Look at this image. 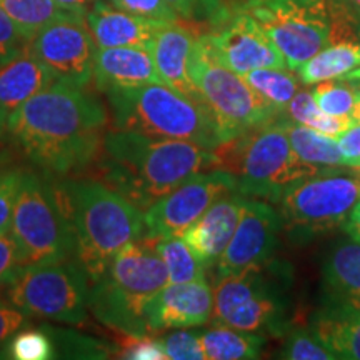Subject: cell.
Here are the masks:
<instances>
[{
	"label": "cell",
	"instance_id": "obj_1",
	"mask_svg": "<svg viewBox=\"0 0 360 360\" xmlns=\"http://www.w3.org/2000/svg\"><path fill=\"white\" fill-rule=\"evenodd\" d=\"M107 110L80 85L56 80L8 115L7 129L24 155L53 177L96 164Z\"/></svg>",
	"mask_w": 360,
	"mask_h": 360
},
{
	"label": "cell",
	"instance_id": "obj_2",
	"mask_svg": "<svg viewBox=\"0 0 360 360\" xmlns=\"http://www.w3.org/2000/svg\"><path fill=\"white\" fill-rule=\"evenodd\" d=\"M96 165L101 182L147 210L192 175L217 169V157L188 141L115 129L103 135Z\"/></svg>",
	"mask_w": 360,
	"mask_h": 360
},
{
	"label": "cell",
	"instance_id": "obj_3",
	"mask_svg": "<svg viewBox=\"0 0 360 360\" xmlns=\"http://www.w3.org/2000/svg\"><path fill=\"white\" fill-rule=\"evenodd\" d=\"M74 237V260L90 285L124 247L147 237L143 210L101 180L56 179Z\"/></svg>",
	"mask_w": 360,
	"mask_h": 360
},
{
	"label": "cell",
	"instance_id": "obj_4",
	"mask_svg": "<svg viewBox=\"0 0 360 360\" xmlns=\"http://www.w3.org/2000/svg\"><path fill=\"white\" fill-rule=\"evenodd\" d=\"M169 283L155 240L143 237L124 247L105 274L90 285L89 312L125 337L148 335L147 307Z\"/></svg>",
	"mask_w": 360,
	"mask_h": 360
},
{
	"label": "cell",
	"instance_id": "obj_5",
	"mask_svg": "<svg viewBox=\"0 0 360 360\" xmlns=\"http://www.w3.org/2000/svg\"><path fill=\"white\" fill-rule=\"evenodd\" d=\"M214 152L217 169L236 179L240 195L274 204L299 180L345 170H322L300 160L289 143L283 117L225 141Z\"/></svg>",
	"mask_w": 360,
	"mask_h": 360
},
{
	"label": "cell",
	"instance_id": "obj_6",
	"mask_svg": "<svg viewBox=\"0 0 360 360\" xmlns=\"http://www.w3.org/2000/svg\"><path fill=\"white\" fill-rule=\"evenodd\" d=\"M294 270L270 257L240 272L215 278L212 321L217 326L254 332L264 337L289 330V292Z\"/></svg>",
	"mask_w": 360,
	"mask_h": 360
},
{
	"label": "cell",
	"instance_id": "obj_7",
	"mask_svg": "<svg viewBox=\"0 0 360 360\" xmlns=\"http://www.w3.org/2000/svg\"><path fill=\"white\" fill-rule=\"evenodd\" d=\"M107 98L117 130L188 141L210 150L224 142L212 114L204 103L164 82L114 90L107 94Z\"/></svg>",
	"mask_w": 360,
	"mask_h": 360
},
{
	"label": "cell",
	"instance_id": "obj_8",
	"mask_svg": "<svg viewBox=\"0 0 360 360\" xmlns=\"http://www.w3.org/2000/svg\"><path fill=\"white\" fill-rule=\"evenodd\" d=\"M11 233L22 265H49L74 259V237L58 195L56 177L22 172Z\"/></svg>",
	"mask_w": 360,
	"mask_h": 360
},
{
	"label": "cell",
	"instance_id": "obj_9",
	"mask_svg": "<svg viewBox=\"0 0 360 360\" xmlns=\"http://www.w3.org/2000/svg\"><path fill=\"white\" fill-rule=\"evenodd\" d=\"M188 74L212 114L224 142L282 117L242 75L220 60L209 34L195 37Z\"/></svg>",
	"mask_w": 360,
	"mask_h": 360
},
{
	"label": "cell",
	"instance_id": "obj_10",
	"mask_svg": "<svg viewBox=\"0 0 360 360\" xmlns=\"http://www.w3.org/2000/svg\"><path fill=\"white\" fill-rule=\"evenodd\" d=\"M90 282L74 259L22 265L6 285V300L29 317L82 326L89 317Z\"/></svg>",
	"mask_w": 360,
	"mask_h": 360
},
{
	"label": "cell",
	"instance_id": "obj_11",
	"mask_svg": "<svg viewBox=\"0 0 360 360\" xmlns=\"http://www.w3.org/2000/svg\"><path fill=\"white\" fill-rule=\"evenodd\" d=\"M319 174L292 184L277 204L287 236L309 242L323 232L342 227L360 200V179Z\"/></svg>",
	"mask_w": 360,
	"mask_h": 360
},
{
	"label": "cell",
	"instance_id": "obj_12",
	"mask_svg": "<svg viewBox=\"0 0 360 360\" xmlns=\"http://www.w3.org/2000/svg\"><path fill=\"white\" fill-rule=\"evenodd\" d=\"M238 7L257 20L290 70L330 40V0H244Z\"/></svg>",
	"mask_w": 360,
	"mask_h": 360
},
{
	"label": "cell",
	"instance_id": "obj_13",
	"mask_svg": "<svg viewBox=\"0 0 360 360\" xmlns=\"http://www.w3.org/2000/svg\"><path fill=\"white\" fill-rule=\"evenodd\" d=\"M233 192H237L236 179L222 169L192 175L143 212L147 237H182L215 202Z\"/></svg>",
	"mask_w": 360,
	"mask_h": 360
},
{
	"label": "cell",
	"instance_id": "obj_14",
	"mask_svg": "<svg viewBox=\"0 0 360 360\" xmlns=\"http://www.w3.org/2000/svg\"><path fill=\"white\" fill-rule=\"evenodd\" d=\"M96 51L85 15H69L52 22L27 47V52L42 62L57 80L80 87H87L92 80Z\"/></svg>",
	"mask_w": 360,
	"mask_h": 360
},
{
	"label": "cell",
	"instance_id": "obj_15",
	"mask_svg": "<svg viewBox=\"0 0 360 360\" xmlns=\"http://www.w3.org/2000/svg\"><path fill=\"white\" fill-rule=\"evenodd\" d=\"M282 229L278 210L265 200L244 197L236 232L215 264V278L269 260L277 250Z\"/></svg>",
	"mask_w": 360,
	"mask_h": 360
},
{
	"label": "cell",
	"instance_id": "obj_16",
	"mask_svg": "<svg viewBox=\"0 0 360 360\" xmlns=\"http://www.w3.org/2000/svg\"><path fill=\"white\" fill-rule=\"evenodd\" d=\"M209 37L220 60L238 75L265 67H287L265 30L240 7L232 11Z\"/></svg>",
	"mask_w": 360,
	"mask_h": 360
},
{
	"label": "cell",
	"instance_id": "obj_17",
	"mask_svg": "<svg viewBox=\"0 0 360 360\" xmlns=\"http://www.w3.org/2000/svg\"><path fill=\"white\" fill-rule=\"evenodd\" d=\"M212 317V290L207 281L167 283L147 307L148 332L204 326Z\"/></svg>",
	"mask_w": 360,
	"mask_h": 360
},
{
	"label": "cell",
	"instance_id": "obj_18",
	"mask_svg": "<svg viewBox=\"0 0 360 360\" xmlns=\"http://www.w3.org/2000/svg\"><path fill=\"white\" fill-rule=\"evenodd\" d=\"M193 42L195 35L180 22L162 24L148 45V52L162 82L179 90L184 96L204 103L188 74V60H191Z\"/></svg>",
	"mask_w": 360,
	"mask_h": 360
},
{
	"label": "cell",
	"instance_id": "obj_19",
	"mask_svg": "<svg viewBox=\"0 0 360 360\" xmlns=\"http://www.w3.org/2000/svg\"><path fill=\"white\" fill-rule=\"evenodd\" d=\"M92 79L103 94L162 82L150 52L142 47H97Z\"/></svg>",
	"mask_w": 360,
	"mask_h": 360
},
{
	"label": "cell",
	"instance_id": "obj_20",
	"mask_svg": "<svg viewBox=\"0 0 360 360\" xmlns=\"http://www.w3.org/2000/svg\"><path fill=\"white\" fill-rule=\"evenodd\" d=\"M242 202L244 195L238 192L222 197L182 236L207 269L214 267L227 249L240 217Z\"/></svg>",
	"mask_w": 360,
	"mask_h": 360
},
{
	"label": "cell",
	"instance_id": "obj_21",
	"mask_svg": "<svg viewBox=\"0 0 360 360\" xmlns=\"http://www.w3.org/2000/svg\"><path fill=\"white\" fill-rule=\"evenodd\" d=\"M97 47L148 49L155 30L162 25L112 6L109 0H96L85 15Z\"/></svg>",
	"mask_w": 360,
	"mask_h": 360
},
{
	"label": "cell",
	"instance_id": "obj_22",
	"mask_svg": "<svg viewBox=\"0 0 360 360\" xmlns=\"http://www.w3.org/2000/svg\"><path fill=\"white\" fill-rule=\"evenodd\" d=\"M309 328L335 359L360 360V302L322 300Z\"/></svg>",
	"mask_w": 360,
	"mask_h": 360
},
{
	"label": "cell",
	"instance_id": "obj_23",
	"mask_svg": "<svg viewBox=\"0 0 360 360\" xmlns=\"http://www.w3.org/2000/svg\"><path fill=\"white\" fill-rule=\"evenodd\" d=\"M322 300L360 302V242L342 238L322 264Z\"/></svg>",
	"mask_w": 360,
	"mask_h": 360
},
{
	"label": "cell",
	"instance_id": "obj_24",
	"mask_svg": "<svg viewBox=\"0 0 360 360\" xmlns=\"http://www.w3.org/2000/svg\"><path fill=\"white\" fill-rule=\"evenodd\" d=\"M56 80L42 62L25 51L22 56L0 65V107L11 115L17 107L37 96Z\"/></svg>",
	"mask_w": 360,
	"mask_h": 360
},
{
	"label": "cell",
	"instance_id": "obj_25",
	"mask_svg": "<svg viewBox=\"0 0 360 360\" xmlns=\"http://www.w3.org/2000/svg\"><path fill=\"white\" fill-rule=\"evenodd\" d=\"M285 130L292 150L305 164L322 170H339L342 167L352 169L349 160L342 154L335 137L305 127V125L294 124L287 119Z\"/></svg>",
	"mask_w": 360,
	"mask_h": 360
},
{
	"label": "cell",
	"instance_id": "obj_26",
	"mask_svg": "<svg viewBox=\"0 0 360 360\" xmlns=\"http://www.w3.org/2000/svg\"><path fill=\"white\" fill-rule=\"evenodd\" d=\"M357 67H360V40H345L326 45L295 72L304 85H315L339 79Z\"/></svg>",
	"mask_w": 360,
	"mask_h": 360
},
{
	"label": "cell",
	"instance_id": "obj_27",
	"mask_svg": "<svg viewBox=\"0 0 360 360\" xmlns=\"http://www.w3.org/2000/svg\"><path fill=\"white\" fill-rule=\"evenodd\" d=\"M202 350L209 360H250L262 354L265 337L254 332L217 326L199 334Z\"/></svg>",
	"mask_w": 360,
	"mask_h": 360
},
{
	"label": "cell",
	"instance_id": "obj_28",
	"mask_svg": "<svg viewBox=\"0 0 360 360\" xmlns=\"http://www.w3.org/2000/svg\"><path fill=\"white\" fill-rule=\"evenodd\" d=\"M272 109L282 115L287 103L299 92V80L287 67H265L255 69L242 75Z\"/></svg>",
	"mask_w": 360,
	"mask_h": 360
},
{
	"label": "cell",
	"instance_id": "obj_29",
	"mask_svg": "<svg viewBox=\"0 0 360 360\" xmlns=\"http://www.w3.org/2000/svg\"><path fill=\"white\" fill-rule=\"evenodd\" d=\"M0 7L15 22L29 42L52 22L69 15H77V13L65 12L53 0H0Z\"/></svg>",
	"mask_w": 360,
	"mask_h": 360
},
{
	"label": "cell",
	"instance_id": "obj_30",
	"mask_svg": "<svg viewBox=\"0 0 360 360\" xmlns=\"http://www.w3.org/2000/svg\"><path fill=\"white\" fill-rule=\"evenodd\" d=\"M282 117L290 120V122L315 129L335 139L355 122L354 117H332L323 114L315 103V98L310 90H299L292 97V101L287 103V107L282 112Z\"/></svg>",
	"mask_w": 360,
	"mask_h": 360
},
{
	"label": "cell",
	"instance_id": "obj_31",
	"mask_svg": "<svg viewBox=\"0 0 360 360\" xmlns=\"http://www.w3.org/2000/svg\"><path fill=\"white\" fill-rule=\"evenodd\" d=\"M154 240L155 250L159 252L160 259L164 260L165 269H167L169 283L207 281V267L193 254V250L182 237L154 238Z\"/></svg>",
	"mask_w": 360,
	"mask_h": 360
},
{
	"label": "cell",
	"instance_id": "obj_32",
	"mask_svg": "<svg viewBox=\"0 0 360 360\" xmlns=\"http://www.w3.org/2000/svg\"><path fill=\"white\" fill-rule=\"evenodd\" d=\"M312 96L319 109L332 117H354L355 105L360 101L359 90L340 79L315 84Z\"/></svg>",
	"mask_w": 360,
	"mask_h": 360
},
{
	"label": "cell",
	"instance_id": "obj_33",
	"mask_svg": "<svg viewBox=\"0 0 360 360\" xmlns=\"http://www.w3.org/2000/svg\"><path fill=\"white\" fill-rule=\"evenodd\" d=\"M7 359L51 360L56 359V344L44 328H22L12 337L7 347Z\"/></svg>",
	"mask_w": 360,
	"mask_h": 360
},
{
	"label": "cell",
	"instance_id": "obj_34",
	"mask_svg": "<svg viewBox=\"0 0 360 360\" xmlns=\"http://www.w3.org/2000/svg\"><path fill=\"white\" fill-rule=\"evenodd\" d=\"M180 19L197 24H209L217 29L231 15L225 0H165Z\"/></svg>",
	"mask_w": 360,
	"mask_h": 360
},
{
	"label": "cell",
	"instance_id": "obj_35",
	"mask_svg": "<svg viewBox=\"0 0 360 360\" xmlns=\"http://www.w3.org/2000/svg\"><path fill=\"white\" fill-rule=\"evenodd\" d=\"M281 359L289 360H332L334 354L328 350L310 328H297L287 337L278 354Z\"/></svg>",
	"mask_w": 360,
	"mask_h": 360
},
{
	"label": "cell",
	"instance_id": "obj_36",
	"mask_svg": "<svg viewBox=\"0 0 360 360\" xmlns=\"http://www.w3.org/2000/svg\"><path fill=\"white\" fill-rule=\"evenodd\" d=\"M56 337H52L56 344V357L57 354H65L67 357H85V359H103L110 357L112 350L107 345L101 344L96 339L75 334V332L53 330ZM52 335V334H51Z\"/></svg>",
	"mask_w": 360,
	"mask_h": 360
},
{
	"label": "cell",
	"instance_id": "obj_37",
	"mask_svg": "<svg viewBox=\"0 0 360 360\" xmlns=\"http://www.w3.org/2000/svg\"><path fill=\"white\" fill-rule=\"evenodd\" d=\"M160 344L167 359L172 360H204L200 339L197 332L177 328L165 337H160Z\"/></svg>",
	"mask_w": 360,
	"mask_h": 360
},
{
	"label": "cell",
	"instance_id": "obj_38",
	"mask_svg": "<svg viewBox=\"0 0 360 360\" xmlns=\"http://www.w3.org/2000/svg\"><path fill=\"white\" fill-rule=\"evenodd\" d=\"M109 2L125 12L160 24H174L180 20V17L165 0H109Z\"/></svg>",
	"mask_w": 360,
	"mask_h": 360
},
{
	"label": "cell",
	"instance_id": "obj_39",
	"mask_svg": "<svg viewBox=\"0 0 360 360\" xmlns=\"http://www.w3.org/2000/svg\"><path fill=\"white\" fill-rule=\"evenodd\" d=\"M29 47V40L24 37L7 12L0 7V65L7 64L22 56Z\"/></svg>",
	"mask_w": 360,
	"mask_h": 360
},
{
	"label": "cell",
	"instance_id": "obj_40",
	"mask_svg": "<svg viewBox=\"0 0 360 360\" xmlns=\"http://www.w3.org/2000/svg\"><path fill=\"white\" fill-rule=\"evenodd\" d=\"M20 169L0 170V233L11 232L13 205L22 179Z\"/></svg>",
	"mask_w": 360,
	"mask_h": 360
},
{
	"label": "cell",
	"instance_id": "obj_41",
	"mask_svg": "<svg viewBox=\"0 0 360 360\" xmlns=\"http://www.w3.org/2000/svg\"><path fill=\"white\" fill-rule=\"evenodd\" d=\"M32 323L30 317L8 302L0 300V359H7V347L12 337Z\"/></svg>",
	"mask_w": 360,
	"mask_h": 360
},
{
	"label": "cell",
	"instance_id": "obj_42",
	"mask_svg": "<svg viewBox=\"0 0 360 360\" xmlns=\"http://www.w3.org/2000/svg\"><path fill=\"white\" fill-rule=\"evenodd\" d=\"M120 359L132 360H165L167 355L164 352L160 339H152V337H127V342L122 349L117 350Z\"/></svg>",
	"mask_w": 360,
	"mask_h": 360
},
{
	"label": "cell",
	"instance_id": "obj_43",
	"mask_svg": "<svg viewBox=\"0 0 360 360\" xmlns=\"http://www.w3.org/2000/svg\"><path fill=\"white\" fill-rule=\"evenodd\" d=\"M20 267L19 247L15 238L11 232L0 233V287H6Z\"/></svg>",
	"mask_w": 360,
	"mask_h": 360
},
{
	"label": "cell",
	"instance_id": "obj_44",
	"mask_svg": "<svg viewBox=\"0 0 360 360\" xmlns=\"http://www.w3.org/2000/svg\"><path fill=\"white\" fill-rule=\"evenodd\" d=\"M342 154L349 160L350 167L360 169V122H354L337 137Z\"/></svg>",
	"mask_w": 360,
	"mask_h": 360
},
{
	"label": "cell",
	"instance_id": "obj_45",
	"mask_svg": "<svg viewBox=\"0 0 360 360\" xmlns=\"http://www.w3.org/2000/svg\"><path fill=\"white\" fill-rule=\"evenodd\" d=\"M342 229H344V232L350 238H355V240L360 242V200L352 209V212L349 214V217L345 219V222L342 224Z\"/></svg>",
	"mask_w": 360,
	"mask_h": 360
},
{
	"label": "cell",
	"instance_id": "obj_46",
	"mask_svg": "<svg viewBox=\"0 0 360 360\" xmlns=\"http://www.w3.org/2000/svg\"><path fill=\"white\" fill-rule=\"evenodd\" d=\"M53 2L65 12L77 13V15H87L89 8L92 7V0H53Z\"/></svg>",
	"mask_w": 360,
	"mask_h": 360
},
{
	"label": "cell",
	"instance_id": "obj_47",
	"mask_svg": "<svg viewBox=\"0 0 360 360\" xmlns=\"http://www.w3.org/2000/svg\"><path fill=\"white\" fill-rule=\"evenodd\" d=\"M339 79L340 80H345V82H349L350 85H352V87H355L360 92V67L347 72V74H344Z\"/></svg>",
	"mask_w": 360,
	"mask_h": 360
},
{
	"label": "cell",
	"instance_id": "obj_48",
	"mask_svg": "<svg viewBox=\"0 0 360 360\" xmlns=\"http://www.w3.org/2000/svg\"><path fill=\"white\" fill-rule=\"evenodd\" d=\"M7 120H8V114L2 109V107H0V139H2V135L7 129Z\"/></svg>",
	"mask_w": 360,
	"mask_h": 360
},
{
	"label": "cell",
	"instance_id": "obj_49",
	"mask_svg": "<svg viewBox=\"0 0 360 360\" xmlns=\"http://www.w3.org/2000/svg\"><path fill=\"white\" fill-rule=\"evenodd\" d=\"M354 119H355V122H360V101H359L357 105H355V110H354Z\"/></svg>",
	"mask_w": 360,
	"mask_h": 360
},
{
	"label": "cell",
	"instance_id": "obj_50",
	"mask_svg": "<svg viewBox=\"0 0 360 360\" xmlns=\"http://www.w3.org/2000/svg\"><path fill=\"white\" fill-rule=\"evenodd\" d=\"M345 2L357 8V11H360V0H345Z\"/></svg>",
	"mask_w": 360,
	"mask_h": 360
},
{
	"label": "cell",
	"instance_id": "obj_51",
	"mask_svg": "<svg viewBox=\"0 0 360 360\" xmlns=\"http://www.w3.org/2000/svg\"><path fill=\"white\" fill-rule=\"evenodd\" d=\"M359 170H360V169H359Z\"/></svg>",
	"mask_w": 360,
	"mask_h": 360
}]
</instances>
